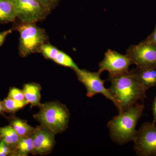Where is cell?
Wrapping results in <instances>:
<instances>
[{"label": "cell", "mask_w": 156, "mask_h": 156, "mask_svg": "<svg viewBox=\"0 0 156 156\" xmlns=\"http://www.w3.org/2000/svg\"><path fill=\"white\" fill-rule=\"evenodd\" d=\"M108 89L116 101L119 113L146 98V90L134 78L130 71L122 74L108 75Z\"/></svg>", "instance_id": "6da1fadb"}, {"label": "cell", "mask_w": 156, "mask_h": 156, "mask_svg": "<svg viewBox=\"0 0 156 156\" xmlns=\"http://www.w3.org/2000/svg\"><path fill=\"white\" fill-rule=\"evenodd\" d=\"M144 109L143 104L137 103L109 121L107 126L112 139L121 145L133 141L137 132V122Z\"/></svg>", "instance_id": "7a4b0ae2"}, {"label": "cell", "mask_w": 156, "mask_h": 156, "mask_svg": "<svg viewBox=\"0 0 156 156\" xmlns=\"http://www.w3.org/2000/svg\"><path fill=\"white\" fill-rule=\"evenodd\" d=\"M40 110L34 118L51 130L55 134L67 129L70 115L67 107L58 101H52L41 104Z\"/></svg>", "instance_id": "3957f363"}, {"label": "cell", "mask_w": 156, "mask_h": 156, "mask_svg": "<svg viewBox=\"0 0 156 156\" xmlns=\"http://www.w3.org/2000/svg\"><path fill=\"white\" fill-rule=\"evenodd\" d=\"M20 34L18 50L20 55L25 57L30 54L40 53L41 47L48 43L49 37L44 29L35 23L21 22L14 25L13 28Z\"/></svg>", "instance_id": "277c9868"}, {"label": "cell", "mask_w": 156, "mask_h": 156, "mask_svg": "<svg viewBox=\"0 0 156 156\" xmlns=\"http://www.w3.org/2000/svg\"><path fill=\"white\" fill-rule=\"evenodd\" d=\"M16 17L21 22L36 23L46 18L51 11L40 0H11Z\"/></svg>", "instance_id": "5b68a950"}, {"label": "cell", "mask_w": 156, "mask_h": 156, "mask_svg": "<svg viewBox=\"0 0 156 156\" xmlns=\"http://www.w3.org/2000/svg\"><path fill=\"white\" fill-rule=\"evenodd\" d=\"M126 55L141 69H156V45L144 40L128 48Z\"/></svg>", "instance_id": "8992f818"}, {"label": "cell", "mask_w": 156, "mask_h": 156, "mask_svg": "<svg viewBox=\"0 0 156 156\" xmlns=\"http://www.w3.org/2000/svg\"><path fill=\"white\" fill-rule=\"evenodd\" d=\"M133 141L134 150L138 155L156 156V123H144L137 130Z\"/></svg>", "instance_id": "52a82bcc"}, {"label": "cell", "mask_w": 156, "mask_h": 156, "mask_svg": "<svg viewBox=\"0 0 156 156\" xmlns=\"http://www.w3.org/2000/svg\"><path fill=\"white\" fill-rule=\"evenodd\" d=\"M74 71L78 80L86 87L87 97L92 98L97 94H101L108 99L112 101L116 106V100L108 89L105 87V81L100 77L101 73L98 71L92 72L80 68Z\"/></svg>", "instance_id": "ba28073f"}, {"label": "cell", "mask_w": 156, "mask_h": 156, "mask_svg": "<svg viewBox=\"0 0 156 156\" xmlns=\"http://www.w3.org/2000/svg\"><path fill=\"white\" fill-rule=\"evenodd\" d=\"M133 64L126 55H123L117 51L108 50L105 53L104 58L98 64V71L109 73L108 75L116 76L128 72L129 67Z\"/></svg>", "instance_id": "9c48e42d"}, {"label": "cell", "mask_w": 156, "mask_h": 156, "mask_svg": "<svg viewBox=\"0 0 156 156\" xmlns=\"http://www.w3.org/2000/svg\"><path fill=\"white\" fill-rule=\"evenodd\" d=\"M55 135L51 130L43 125L35 128L31 135L33 143V154L46 155L50 153L55 145Z\"/></svg>", "instance_id": "30bf717a"}, {"label": "cell", "mask_w": 156, "mask_h": 156, "mask_svg": "<svg viewBox=\"0 0 156 156\" xmlns=\"http://www.w3.org/2000/svg\"><path fill=\"white\" fill-rule=\"evenodd\" d=\"M132 75L146 90L156 86V69L136 68L130 71Z\"/></svg>", "instance_id": "8fae6325"}, {"label": "cell", "mask_w": 156, "mask_h": 156, "mask_svg": "<svg viewBox=\"0 0 156 156\" xmlns=\"http://www.w3.org/2000/svg\"><path fill=\"white\" fill-rule=\"evenodd\" d=\"M41 87L36 83H29L23 86V91L25 100L31 106L40 107L41 103Z\"/></svg>", "instance_id": "7c38bea8"}, {"label": "cell", "mask_w": 156, "mask_h": 156, "mask_svg": "<svg viewBox=\"0 0 156 156\" xmlns=\"http://www.w3.org/2000/svg\"><path fill=\"white\" fill-rule=\"evenodd\" d=\"M17 18L11 0H0V23L14 22Z\"/></svg>", "instance_id": "4fadbf2b"}, {"label": "cell", "mask_w": 156, "mask_h": 156, "mask_svg": "<svg viewBox=\"0 0 156 156\" xmlns=\"http://www.w3.org/2000/svg\"><path fill=\"white\" fill-rule=\"evenodd\" d=\"M33 143L31 136L20 137L14 149V154L17 156H26L33 154Z\"/></svg>", "instance_id": "5bb4252c"}, {"label": "cell", "mask_w": 156, "mask_h": 156, "mask_svg": "<svg viewBox=\"0 0 156 156\" xmlns=\"http://www.w3.org/2000/svg\"><path fill=\"white\" fill-rule=\"evenodd\" d=\"M11 125L20 137L31 136L35 129L29 125L25 120L17 118L11 119Z\"/></svg>", "instance_id": "9a60e30c"}, {"label": "cell", "mask_w": 156, "mask_h": 156, "mask_svg": "<svg viewBox=\"0 0 156 156\" xmlns=\"http://www.w3.org/2000/svg\"><path fill=\"white\" fill-rule=\"evenodd\" d=\"M0 135L10 148H13V149L20 137L11 126L0 128Z\"/></svg>", "instance_id": "2e32d148"}, {"label": "cell", "mask_w": 156, "mask_h": 156, "mask_svg": "<svg viewBox=\"0 0 156 156\" xmlns=\"http://www.w3.org/2000/svg\"><path fill=\"white\" fill-rule=\"evenodd\" d=\"M53 61L59 65L70 68L74 71L79 69L72 58L66 53L61 50H59Z\"/></svg>", "instance_id": "e0dca14e"}, {"label": "cell", "mask_w": 156, "mask_h": 156, "mask_svg": "<svg viewBox=\"0 0 156 156\" xmlns=\"http://www.w3.org/2000/svg\"><path fill=\"white\" fill-rule=\"evenodd\" d=\"M5 111L13 113L19 110L28 104L27 101H19L8 97L2 101Z\"/></svg>", "instance_id": "ac0fdd59"}, {"label": "cell", "mask_w": 156, "mask_h": 156, "mask_svg": "<svg viewBox=\"0 0 156 156\" xmlns=\"http://www.w3.org/2000/svg\"><path fill=\"white\" fill-rule=\"evenodd\" d=\"M59 50L56 47L48 42L44 44L41 47L40 53H41L45 58L53 61Z\"/></svg>", "instance_id": "d6986e66"}, {"label": "cell", "mask_w": 156, "mask_h": 156, "mask_svg": "<svg viewBox=\"0 0 156 156\" xmlns=\"http://www.w3.org/2000/svg\"><path fill=\"white\" fill-rule=\"evenodd\" d=\"M8 97L19 101H26L23 90L15 87H13L10 89Z\"/></svg>", "instance_id": "ffe728a7"}, {"label": "cell", "mask_w": 156, "mask_h": 156, "mask_svg": "<svg viewBox=\"0 0 156 156\" xmlns=\"http://www.w3.org/2000/svg\"><path fill=\"white\" fill-rule=\"evenodd\" d=\"M12 152L11 149L3 139L0 142V156H6Z\"/></svg>", "instance_id": "44dd1931"}, {"label": "cell", "mask_w": 156, "mask_h": 156, "mask_svg": "<svg viewBox=\"0 0 156 156\" xmlns=\"http://www.w3.org/2000/svg\"><path fill=\"white\" fill-rule=\"evenodd\" d=\"M41 2L50 11L53 10L58 5L60 0H40Z\"/></svg>", "instance_id": "7402d4cb"}, {"label": "cell", "mask_w": 156, "mask_h": 156, "mask_svg": "<svg viewBox=\"0 0 156 156\" xmlns=\"http://www.w3.org/2000/svg\"><path fill=\"white\" fill-rule=\"evenodd\" d=\"M12 30L13 29L12 28L0 32V47L4 44L8 36L12 33Z\"/></svg>", "instance_id": "603a6c76"}, {"label": "cell", "mask_w": 156, "mask_h": 156, "mask_svg": "<svg viewBox=\"0 0 156 156\" xmlns=\"http://www.w3.org/2000/svg\"><path fill=\"white\" fill-rule=\"evenodd\" d=\"M145 40L156 45V26L153 32Z\"/></svg>", "instance_id": "cb8c5ba5"}, {"label": "cell", "mask_w": 156, "mask_h": 156, "mask_svg": "<svg viewBox=\"0 0 156 156\" xmlns=\"http://www.w3.org/2000/svg\"><path fill=\"white\" fill-rule=\"evenodd\" d=\"M152 112L153 116V122L156 123V96L152 104Z\"/></svg>", "instance_id": "d4e9b609"}, {"label": "cell", "mask_w": 156, "mask_h": 156, "mask_svg": "<svg viewBox=\"0 0 156 156\" xmlns=\"http://www.w3.org/2000/svg\"><path fill=\"white\" fill-rule=\"evenodd\" d=\"M4 111H5V110H4L2 101H0V114L3 113Z\"/></svg>", "instance_id": "484cf974"}, {"label": "cell", "mask_w": 156, "mask_h": 156, "mask_svg": "<svg viewBox=\"0 0 156 156\" xmlns=\"http://www.w3.org/2000/svg\"><path fill=\"white\" fill-rule=\"evenodd\" d=\"M1 137H2V136H1V135H0V139H1Z\"/></svg>", "instance_id": "4316f807"}]
</instances>
